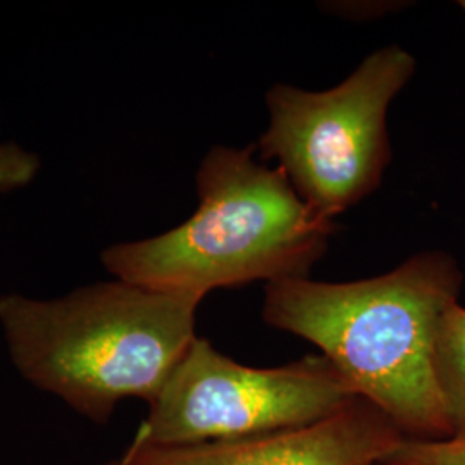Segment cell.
I'll list each match as a JSON object with an SVG mask.
<instances>
[{
	"mask_svg": "<svg viewBox=\"0 0 465 465\" xmlns=\"http://www.w3.org/2000/svg\"><path fill=\"white\" fill-rule=\"evenodd\" d=\"M464 274L447 252H422L388 274L351 282L266 284L262 317L322 351L407 440L451 438L434 353Z\"/></svg>",
	"mask_w": 465,
	"mask_h": 465,
	"instance_id": "1",
	"label": "cell"
},
{
	"mask_svg": "<svg viewBox=\"0 0 465 465\" xmlns=\"http://www.w3.org/2000/svg\"><path fill=\"white\" fill-rule=\"evenodd\" d=\"M200 297L95 282L66 297H0V324L26 381L107 422L121 400L150 403L195 341Z\"/></svg>",
	"mask_w": 465,
	"mask_h": 465,
	"instance_id": "2",
	"label": "cell"
},
{
	"mask_svg": "<svg viewBox=\"0 0 465 465\" xmlns=\"http://www.w3.org/2000/svg\"><path fill=\"white\" fill-rule=\"evenodd\" d=\"M257 143L217 145L197 171L199 207L159 236L102 253L121 282L203 299L217 288L309 278L334 223L316 214L280 167L257 163Z\"/></svg>",
	"mask_w": 465,
	"mask_h": 465,
	"instance_id": "3",
	"label": "cell"
},
{
	"mask_svg": "<svg viewBox=\"0 0 465 465\" xmlns=\"http://www.w3.org/2000/svg\"><path fill=\"white\" fill-rule=\"evenodd\" d=\"M416 66L411 52L390 45L330 90L274 84L266 94L271 119L257 143L261 157L276 159L300 199L332 221L381 184L391 161L388 109Z\"/></svg>",
	"mask_w": 465,
	"mask_h": 465,
	"instance_id": "4",
	"label": "cell"
},
{
	"mask_svg": "<svg viewBox=\"0 0 465 465\" xmlns=\"http://www.w3.org/2000/svg\"><path fill=\"white\" fill-rule=\"evenodd\" d=\"M357 397L322 353L257 369L195 338L136 434L163 447L243 440L316 424Z\"/></svg>",
	"mask_w": 465,
	"mask_h": 465,
	"instance_id": "5",
	"label": "cell"
},
{
	"mask_svg": "<svg viewBox=\"0 0 465 465\" xmlns=\"http://www.w3.org/2000/svg\"><path fill=\"white\" fill-rule=\"evenodd\" d=\"M405 440L390 417L357 397L340 412L288 431L197 445H150L134 434L116 465H371Z\"/></svg>",
	"mask_w": 465,
	"mask_h": 465,
	"instance_id": "6",
	"label": "cell"
},
{
	"mask_svg": "<svg viewBox=\"0 0 465 465\" xmlns=\"http://www.w3.org/2000/svg\"><path fill=\"white\" fill-rule=\"evenodd\" d=\"M434 369L451 438L465 440V307L459 302L441 319Z\"/></svg>",
	"mask_w": 465,
	"mask_h": 465,
	"instance_id": "7",
	"label": "cell"
},
{
	"mask_svg": "<svg viewBox=\"0 0 465 465\" xmlns=\"http://www.w3.org/2000/svg\"><path fill=\"white\" fill-rule=\"evenodd\" d=\"M391 465H465V440H403L384 459Z\"/></svg>",
	"mask_w": 465,
	"mask_h": 465,
	"instance_id": "8",
	"label": "cell"
},
{
	"mask_svg": "<svg viewBox=\"0 0 465 465\" xmlns=\"http://www.w3.org/2000/svg\"><path fill=\"white\" fill-rule=\"evenodd\" d=\"M40 169V157L16 142L0 143V192H13L32 183Z\"/></svg>",
	"mask_w": 465,
	"mask_h": 465,
	"instance_id": "9",
	"label": "cell"
},
{
	"mask_svg": "<svg viewBox=\"0 0 465 465\" xmlns=\"http://www.w3.org/2000/svg\"><path fill=\"white\" fill-rule=\"evenodd\" d=\"M371 465H391V464H390V462H386V460H384V459H382V460H380V462H374V464H371Z\"/></svg>",
	"mask_w": 465,
	"mask_h": 465,
	"instance_id": "10",
	"label": "cell"
},
{
	"mask_svg": "<svg viewBox=\"0 0 465 465\" xmlns=\"http://www.w3.org/2000/svg\"><path fill=\"white\" fill-rule=\"evenodd\" d=\"M459 5H460V9L465 13V0H460V2H459Z\"/></svg>",
	"mask_w": 465,
	"mask_h": 465,
	"instance_id": "11",
	"label": "cell"
},
{
	"mask_svg": "<svg viewBox=\"0 0 465 465\" xmlns=\"http://www.w3.org/2000/svg\"><path fill=\"white\" fill-rule=\"evenodd\" d=\"M109 465H116V464H114V462H113V464H109Z\"/></svg>",
	"mask_w": 465,
	"mask_h": 465,
	"instance_id": "12",
	"label": "cell"
}]
</instances>
